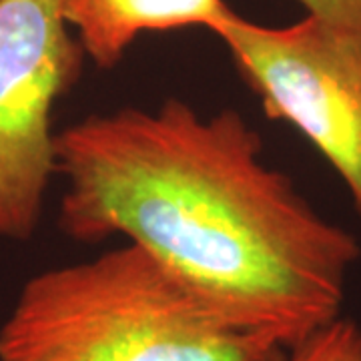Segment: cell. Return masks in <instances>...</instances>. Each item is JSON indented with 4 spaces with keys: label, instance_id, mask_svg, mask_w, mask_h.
<instances>
[{
    "label": "cell",
    "instance_id": "6da1fadb",
    "mask_svg": "<svg viewBox=\"0 0 361 361\" xmlns=\"http://www.w3.org/2000/svg\"><path fill=\"white\" fill-rule=\"evenodd\" d=\"M54 167L61 231L123 235L225 322L289 351L341 317L360 243L263 161L239 113L169 99L90 115L54 135Z\"/></svg>",
    "mask_w": 361,
    "mask_h": 361
},
{
    "label": "cell",
    "instance_id": "7a4b0ae2",
    "mask_svg": "<svg viewBox=\"0 0 361 361\" xmlns=\"http://www.w3.org/2000/svg\"><path fill=\"white\" fill-rule=\"evenodd\" d=\"M209 310L141 247L42 271L0 327V361H283Z\"/></svg>",
    "mask_w": 361,
    "mask_h": 361
},
{
    "label": "cell",
    "instance_id": "3957f363",
    "mask_svg": "<svg viewBox=\"0 0 361 361\" xmlns=\"http://www.w3.org/2000/svg\"><path fill=\"white\" fill-rule=\"evenodd\" d=\"M269 118L293 125L348 187L361 219V32L307 14L269 28L235 13L217 32Z\"/></svg>",
    "mask_w": 361,
    "mask_h": 361
},
{
    "label": "cell",
    "instance_id": "277c9868",
    "mask_svg": "<svg viewBox=\"0 0 361 361\" xmlns=\"http://www.w3.org/2000/svg\"><path fill=\"white\" fill-rule=\"evenodd\" d=\"M85 51L63 0H0V237L28 239L54 167V103L80 77Z\"/></svg>",
    "mask_w": 361,
    "mask_h": 361
},
{
    "label": "cell",
    "instance_id": "5b68a950",
    "mask_svg": "<svg viewBox=\"0 0 361 361\" xmlns=\"http://www.w3.org/2000/svg\"><path fill=\"white\" fill-rule=\"evenodd\" d=\"M63 14L99 68H113L141 32L203 26L217 35L235 16L225 0H63Z\"/></svg>",
    "mask_w": 361,
    "mask_h": 361
},
{
    "label": "cell",
    "instance_id": "8992f818",
    "mask_svg": "<svg viewBox=\"0 0 361 361\" xmlns=\"http://www.w3.org/2000/svg\"><path fill=\"white\" fill-rule=\"evenodd\" d=\"M283 361H361V327L337 317L289 349Z\"/></svg>",
    "mask_w": 361,
    "mask_h": 361
},
{
    "label": "cell",
    "instance_id": "52a82bcc",
    "mask_svg": "<svg viewBox=\"0 0 361 361\" xmlns=\"http://www.w3.org/2000/svg\"><path fill=\"white\" fill-rule=\"evenodd\" d=\"M310 14L361 32V0H299Z\"/></svg>",
    "mask_w": 361,
    "mask_h": 361
}]
</instances>
